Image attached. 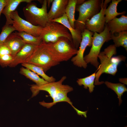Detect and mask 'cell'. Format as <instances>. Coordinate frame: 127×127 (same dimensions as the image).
I'll return each instance as SVG.
<instances>
[{
  "mask_svg": "<svg viewBox=\"0 0 127 127\" xmlns=\"http://www.w3.org/2000/svg\"><path fill=\"white\" fill-rule=\"evenodd\" d=\"M10 18L13 20L12 25L18 32H24L35 37L41 36L44 28L34 25L21 18L17 10L11 13Z\"/></svg>",
  "mask_w": 127,
  "mask_h": 127,
  "instance_id": "ba28073f",
  "label": "cell"
},
{
  "mask_svg": "<svg viewBox=\"0 0 127 127\" xmlns=\"http://www.w3.org/2000/svg\"><path fill=\"white\" fill-rule=\"evenodd\" d=\"M66 78V76H64L57 82L48 83L40 86L36 84L31 85L30 89L32 93V97L36 95L40 91H44L48 92L49 96L53 99L59 92L72 87L68 85L63 84Z\"/></svg>",
  "mask_w": 127,
  "mask_h": 127,
  "instance_id": "9c48e42d",
  "label": "cell"
},
{
  "mask_svg": "<svg viewBox=\"0 0 127 127\" xmlns=\"http://www.w3.org/2000/svg\"><path fill=\"white\" fill-rule=\"evenodd\" d=\"M47 5V0H46L43 1L41 8L38 7L35 2L27 3L23 9L26 20L34 25L45 27L50 21Z\"/></svg>",
  "mask_w": 127,
  "mask_h": 127,
  "instance_id": "3957f363",
  "label": "cell"
},
{
  "mask_svg": "<svg viewBox=\"0 0 127 127\" xmlns=\"http://www.w3.org/2000/svg\"><path fill=\"white\" fill-rule=\"evenodd\" d=\"M50 21L59 23L64 25L68 29L72 36L73 44L74 46L77 49L81 40L82 32L76 29L73 28L71 27L66 14L60 18Z\"/></svg>",
  "mask_w": 127,
  "mask_h": 127,
  "instance_id": "9a60e30c",
  "label": "cell"
},
{
  "mask_svg": "<svg viewBox=\"0 0 127 127\" xmlns=\"http://www.w3.org/2000/svg\"><path fill=\"white\" fill-rule=\"evenodd\" d=\"M19 73L35 83L38 86L41 85L48 83L43 79L41 78L36 74L26 68L21 67Z\"/></svg>",
  "mask_w": 127,
  "mask_h": 127,
  "instance_id": "ffe728a7",
  "label": "cell"
},
{
  "mask_svg": "<svg viewBox=\"0 0 127 127\" xmlns=\"http://www.w3.org/2000/svg\"><path fill=\"white\" fill-rule=\"evenodd\" d=\"M94 34V32L85 28L82 32V38L79 49L76 55L73 57L71 60L75 65L84 68L87 67V64L84 60L83 54L86 47L87 46H91L92 36Z\"/></svg>",
  "mask_w": 127,
  "mask_h": 127,
  "instance_id": "8fae6325",
  "label": "cell"
},
{
  "mask_svg": "<svg viewBox=\"0 0 127 127\" xmlns=\"http://www.w3.org/2000/svg\"><path fill=\"white\" fill-rule=\"evenodd\" d=\"M68 0H53L51 8L48 12L50 21L60 18L65 14V10Z\"/></svg>",
  "mask_w": 127,
  "mask_h": 127,
  "instance_id": "2e32d148",
  "label": "cell"
},
{
  "mask_svg": "<svg viewBox=\"0 0 127 127\" xmlns=\"http://www.w3.org/2000/svg\"><path fill=\"white\" fill-rule=\"evenodd\" d=\"M14 57L11 54L0 56V66L3 67L9 66L12 62Z\"/></svg>",
  "mask_w": 127,
  "mask_h": 127,
  "instance_id": "83f0119b",
  "label": "cell"
},
{
  "mask_svg": "<svg viewBox=\"0 0 127 127\" xmlns=\"http://www.w3.org/2000/svg\"><path fill=\"white\" fill-rule=\"evenodd\" d=\"M116 54V48L114 44L110 45L103 51L100 52L98 57L100 60L101 64L99 67V70L96 73L95 85H99L104 83L103 81H99L100 76L103 73L115 75L117 71L119 64L122 61H125L126 58L123 56L112 57Z\"/></svg>",
  "mask_w": 127,
  "mask_h": 127,
  "instance_id": "6da1fadb",
  "label": "cell"
},
{
  "mask_svg": "<svg viewBox=\"0 0 127 127\" xmlns=\"http://www.w3.org/2000/svg\"><path fill=\"white\" fill-rule=\"evenodd\" d=\"M110 29L105 23L104 30L100 33L94 32L92 38L91 47L88 54L84 57L87 64L90 63L96 68L99 64L98 60V56L104 43L111 40Z\"/></svg>",
  "mask_w": 127,
  "mask_h": 127,
  "instance_id": "8992f818",
  "label": "cell"
},
{
  "mask_svg": "<svg viewBox=\"0 0 127 127\" xmlns=\"http://www.w3.org/2000/svg\"><path fill=\"white\" fill-rule=\"evenodd\" d=\"M102 0H88L76 6L75 10L79 12V16L75 23V29L83 32L86 22L100 11Z\"/></svg>",
  "mask_w": 127,
  "mask_h": 127,
  "instance_id": "5b68a950",
  "label": "cell"
},
{
  "mask_svg": "<svg viewBox=\"0 0 127 127\" xmlns=\"http://www.w3.org/2000/svg\"><path fill=\"white\" fill-rule=\"evenodd\" d=\"M104 83L108 88L114 91L117 95L119 99V105L120 106L122 101L121 96L127 91V88L125 84L120 83H114L108 81H106Z\"/></svg>",
  "mask_w": 127,
  "mask_h": 127,
  "instance_id": "603a6c76",
  "label": "cell"
},
{
  "mask_svg": "<svg viewBox=\"0 0 127 127\" xmlns=\"http://www.w3.org/2000/svg\"><path fill=\"white\" fill-rule=\"evenodd\" d=\"M23 67L28 68L37 74L41 76L44 80L48 83L55 82V79L52 76L47 75L41 68L31 64L24 63L21 64Z\"/></svg>",
  "mask_w": 127,
  "mask_h": 127,
  "instance_id": "cb8c5ba5",
  "label": "cell"
},
{
  "mask_svg": "<svg viewBox=\"0 0 127 127\" xmlns=\"http://www.w3.org/2000/svg\"><path fill=\"white\" fill-rule=\"evenodd\" d=\"M25 63L40 67L45 73L52 67L60 63L52 59L49 52L47 43L43 41L36 46L32 54Z\"/></svg>",
  "mask_w": 127,
  "mask_h": 127,
  "instance_id": "277c9868",
  "label": "cell"
},
{
  "mask_svg": "<svg viewBox=\"0 0 127 127\" xmlns=\"http://www.w3.org/2000/svg\"><path fill=\"white\" fill-rule=\"evenodd\" d=\"M7 4L2 12L5 16V24L12 25L13 20L10 18L11 13L15 11L19 5L22 2L27 3L32 2V0H6Z\"/></svg>",
  "mask_w": 127,
  "mask_h": 127,
  "instance_id": "ac0fdd59",
  "label": "cell"
},
{
  "mask_svg": "<svg viewBox=\"0 0 127 127\" xmlns=\"http://www.w3.org/2000/svg\"><path fill=\"white\" fill-rule=\"evenodd\" d=\"M106 23L110 29L111 34L127 31V16L124 15L119 18L115 17Z\"/></svg>",
  "mask_w": 127,
  "mask_h": 127,
  "instance_id": "e0dca14e",
  "label": "cell"
},
{
  "mask_svg": "<svg viewBox=\"0 0 127 127\" xmlns=\"http://www.w3.org/2000/svg\"><path fill=\"white\" fill-rule=\"evenodd\" d=\"M50 54L55 61H67L76 54L78 50L68 39L61 37L56 42L47 43Z\"/></svg>",
  "mask_w": 127,
  "mask_h": 127,
  "instance_id": "7a4b0ae2",
  "label": "cell"
},
{
  "mask_svg": "<svg viewBox=\"0 0 127 127\" xmlns=\"http://www.w3.org/2000/svg\"><path fill=\"white\" fill-rule=\"evenodd\" d=\"M122 0H112V2L107 8L104 11L106 23H107L116 16L120 15L125 14L126 12L124 11L121 12L117 11V7L118 4L122 1Z\"/></svg>",
  "mask_w": 127,
  "mask_h": 127,
  "instance_id": "d6986e66",
  "label": "cell"
},
{
  "mask_svg": "<svg viewBox=\"0 0 127 127\" xmlns=\"http://www.w3.org/2000/svg\"><path fill=\"white\" fill-rule=\"evenodd\" d=\"M44 28L41 36L42 41L46 43H54L62 37L66 38L72 43L71 35L68 29L58 22L50 21Z\"/></svg>",
  "mask_w": 127,
  "mask_h": 127,
  "instance_id": "52a82bcc",
  "label": "cell"
},
{
  "mask_svg": "<svg viewBox=\"0 0 127 127\" xmlns=\"http://www.w3.org/2000/svg\"><path fill=\"white\" fill-rule=\"evenodd\" d=\"M73 90V87L64 90L58 93L52 99L53 102L50 103H46L44 101L40 102L39 103L41 105L46 107L47 108H49L53 105L56 104L58 102H65L68 103L73 108L76 112L77 114L82 116H86V112L85 111H80L75 108L73 105L72 102L71 101L70 99L67 97V94Z\"/></svg>",
  "mask_w": 127,
  "mask_h": 127,
  "instance_id": "7c38bea8",
  "label": "cell"
},
{
  "mask_svg": "<svg viewBox=\"0 0 127 127\" xmlns=\"http://www.w3.org/2000/svg\"><path fill=\"white\" fill-rule=\"evenodd\" d=\"M16 29L13 26L5 24L2 28L0 34V44H4L9 35Z\"/></svg>",
  "mask_w": 127,
  "mask_h": 127,
  "instance_id": "4316f807",
  "label": "cell"
},
{
  "mask_svg": "<svg viewBox=\"0 0 127 127\" xmlns=\"http://www.w3.org/2000/svg\"><path fill=\"white\" fill-rule=\"evenodd\" d=\"M6 54H11L8 47L4 44H0V56Z\"/></svg>",
  "mask_w": 127,
  "mask_h": 127,
  "instance_id": "f1b7e54d",
  "label": "cell"
},
{
  "mask_svg": "<svg viewBox=\"0 0 127 127\" xmlns=\"http://www.w3.org/2000/svg\"><path fill=\"white\" fill-rule=\"evenodd\" d=\"M119 81L124 84L127 85V78H120L119 79Z\"/></svg>",
  "mask_w": 127,
  "mask_h": 127,
  "instance_id": "4dcf8cb0",
  "label": "cell"
},
{
  "mask_svg": "<svg viewBox=\"0 0 127 127\" xmlns=\"http://www.w3.org/2000/svg\"><path fill=\"white\" fill-rule=\"evenodd\" d=\"M77 0H68L66 7L65 13L68 22L71 27L75 28V23L76 21L75 14Z\"/></svg>",
  "mask_w": 127,
  "mask_h": 127,
  "instance_id": "44dd1931",
  "label": "cell"
},
{
  "mask_svg": "<svg viewBox=\"0 0 127 127\" xmlns=\"http://www.w3.org/2000/svg\"><path fill=\"white\" fill-rule=\"evenodd\" d=\"M16 32L22 38L25 44L37 45L42 41L41 36L35 37L24 32Z\"/></svg>",
  "mask_w": 127,
  "mask_h": 127,
  "instance_id": "484cf974",
  "label": "cell"
},
{
  "mask_svg": "<svg viewBox=\"0 0 127 127\" xmlns=\"http://www.w3.org/2000/svg\"><path fill=\"white\" fill-rule=\"evenodd\" d=\"M37 45L25 44L21 50L14 56L13 60L9 67H15L20 64L25 63L32 55Z\"/></svg>",
  "mask_w": 127,
  "mask_h": 127,
  "instance_id": "4fadbf2b",
  "label": "cell"
},
{
  "mask_svg": "<svg viewBox=\"0 0 127 127\" xmlns=\"http://www.w3.org/2000/svg\"><path fill=\"white\" fill-rule=\"evenodd\" d=\"M6 4V0H0V18L1 14Z\"/></svg>",
  "mask_w": 127,
  "mask_h": 127,
  "instance_id": "f546056e",
  "label": "cell"
},
{
  "mask_svg": "<svg viewBox=\"0 0 127 127\" xmlns=\"http://www.w3.org/2000/svg\"><path fill=\"white\" fill-rule=\"evenodd\" d=\"M25 44L22 38L16 32L10 34L4 43L9 49L11 55L13 56L21 50Z\"/></svg>",
  "mask_w": 127,
  "mask_h": 127,
  "instance_id": "5bb4252c",
  "label": "cell"
},
{
  "mask_svg": "<svg viewBox=\"0 0 127 127\" xmlns=\"http://www.w3.org/2000/svg\"></svg>",
  "mask_w": 127,
  "mask_h": 127,
  "instance_id": "1f68e13d",
  "label": "cell"
},
{
  "mask_svg": "<svg viewBox=\"0 0 127 127\" xmlns=\"http://www.w3.org/2000/svg\"><path fill=\"white\" fill-rule=\"evenodd\" d=\"M111 0H102L99 12L87 20L85 23V28L91 32L99 33L104 30L105 22L104 12L108 4Z\"/></svg>",
  "mask_w": 127,
  "mask_h": 127,
  "instance_id": "30bf717a",
  "label": "cell"
},
{
  "mask_svg": "<svg viewBox=\"0 0 127 127\" xmlns=\"http://www.w3.org/2000/svg\"><path fill=\"white\" fill-rule=\"evenodd\" d=\"M111 40H113L116 48L120 46L124 47L127 50V31L120 32L114 34H111Z\"/></svg>",
  "mask_w": 127,
  "mask_h": 127,
  "instance_id": "7402d4cb",
  "label": "cell"
},
{
  "mask_svg": "<svg viewBox=\"0 0 127 127\" xmlns=\"http://www.w3.org/2000/svg\"><path fill=\"white\" fill-rule=\"evenodd\" d=\"M96 73L95 72L91 75L85 77L78 79L77 82L80 86H84V88L87 89L88 88L90 93L92 92L95 86L94 85L95 78Z\"/></svg>",
  "mask_w": 127,
  "mask_h": 127,
  "instance_id": "d4e9b609",
  "label": "cell"
}]
</instances>
